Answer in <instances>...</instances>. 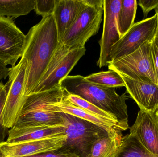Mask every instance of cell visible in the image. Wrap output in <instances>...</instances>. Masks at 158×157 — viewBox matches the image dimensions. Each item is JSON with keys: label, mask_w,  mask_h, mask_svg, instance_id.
Segmentation results:
<instances>
[{"label": "cell", "mask_w": 158, "mask_h": 157, "mask_svg": "<svg viewBox=\"0 0 158 157\" xmlns=\"http://www.w3.org/2000/svg\"><path fill=\"white\" fill-rule=\"evenodd\" d=\"M65 98L73 105L118 124L121 128L122 130L124 131L121 125L119 123L118 119L113 114L101 109L95 105L77 95L68 94L66 92Z\"/></svg>", "instance_id": "603a6c76"}, {"label": "cell", "mask_w": 158, "mask_h": 157, "mask_svg": "<svg viewBox=\"0 0 158 157\" xmlns=\"http://www.w3.org/2000/svg\"><path fill=\"white\" fill-rule=\"evenodd\" d=\"M60 41L53 15L43 18L30 29L22 57L27 62L26 96L34 92Z\"/></svg>", "instance_id": "6da1fadb"}, {"label": "cell", "mask_w": 158, "mask_h": 157, "mask_svg": "<svg viewBox=\"0 0 158 157\" xmlns=\"http://www.w3.org/2000/svg\"><path fill=\"white\" fill-rule=\"evenodd\" d=\"M56 0H35L34 10L36 14L43 18L53 15L55 7Z\"/></svg>", "instance_id": "d4e9b609"}, {"label": "cell", "mask_w": 158, "mask_h": 157, "mask_svg": "<svg viewBox=\"0 0 158 157\" xmlns=\"http://www.w3.org/2000/svg\"><path fill=\"white\" fill-rule=\"evenodd\" d=\"M10 69L0 63V82L2 79H6L9 76Z\"/></svg>", "instance_id": "f1b7e54d"}, {"label": "cell", "mask_w": 158, "mask_h": 157, "mask_svg": "<svg viewBox=\"0 0 158 157\" xmlns=\"http://www.w3.org/2000/svg\"><path fill=\"white\" fill-rule=\"evenodd\" d=\"M156 14H157L158 15V18H157V31L158 32V10L156 12Z\"/></svg>", "instance_id": "f546056e"}, {"label": "cell", "mask_w": 158, "mask_h": 157, "mask_svg": "<svg viewBox=\"0 0 158 157\" xmlns=\"http://www.w3.org/2000/svg\"><path fill=\"white\" fill-rule=\"evenodd\" d=\"M84 5V0H56L53 16L60 42L66 31L77 17Z\"/></svg>", "instance_id": "2e32d148"}, {"label": "cell", "mask_w": 158, "mask_h": 157, "mask_svg": "<svg viewBox=\"0 0 158 157\" xmlns=\"http://www.w3.org/2000/svg\"><path fill=\"white\" fill-rule=\"evenodd\" d=\"M67 139L66 135L37 140L8 143H0L3 157H25L58 151L63 148Z\"/></svg>", "instance_id": "7c38bea8"}, {"label": "cell", "mask_w": 158, "mask_h": 157, "mask_svg": "<svg viewBox=\"0 0 158 157\" xmlns=\"http://www.w3.org/2000/svg\"><path fill=\"white\" fill-rule=\"evenodd\" d=\"M156 115H157L158 117V107L156 111Z\"/></svg>", "instance_id": "4dcf8cb0"}, {"label": "cell", "mask_w": 158, "mask_h": 157, "mask_svg": "<svg viewBox=\"0 0 158 157\" xmlns=\"http://www.w3.org/2000/svg\"><path fill=\"white\" fill-rule=\"evenodd\" d=\"M137 2L143 10L144 19L151 10L155 9L156 12L158 10V0H139Z\"/></svg>", "instance_id": "484cf974"}, {"label": "cell", "mask_w": 158, "mask_h": 157, "mask_svg": "<svg viewBox=\"0 0 158 157\" xmlns=\"http://www.w3.org/2000/svg\"><path fill=\"white\" fill-rule=\"evenodd\" d=\"M65 126L32 127L18 128L13 127L8 132L6 142L15 143L37 141L65 135Z\"/></svg>", "instance_id": "e0dca14e"}, {"label": "cell", "mask_w": 158, "mask_h": 157, "mask_svg": "<svg viewBox=\"0 0 158 157\" xmlns=\"http://www.w3.org/2000/svg\"><path fill=\"white\" fill-rule=\"evenodd\" d=\"M136 0H122L118 17V26L121 37L134 24L137 8Z\"/></svg>", "instance_id": "ffe728a7"}, {"label": "cell", "mask_w": 158, "mask_h": 157, "mask_svg": "<svg viewBox=\"0 0 158 157\" xmlns=\"http://www.w3.org/2000/svg\"><path fill=\"white\" fill-rule=\"evenodd\" d=\"M65 125L67 141L64 150L75 153L80 157H86L94 143L107 135L106 132L94 124L77 117L61 113Z\"/></svg>", "instance_id": "5b68a950"}, {"label": "cell", "mask_w": 158, "mask_h": 157, "mask_svg": "<svg viewBox=\"0 0 158 157\" xmlns=\"http://www.w3.org/2000/svg\"><path fill=\"white\" fill-rule=\"evenodd\" d=\"M26 35L17 26L13 18L0 16V63L5 66H15L22 58Z\"/></svg>", "instance_id": "30bf717a"}, {"label": "cell", "mask_w": 158, "mask_h": 157, "mask_svg": "<svg viewBox=\"0 0 158 157\" xmlns=\"http://www.w3.org/2000/svg\"><path fill=\"white\" fill-rule=\"evenodd\" d=\"M6 98V89L5 84L0 82V143L4 142V140L8 134L9 129L4 125L2 114Z\"/></svg>", "instance_id": "cb8c5ba5"}, {"label": "cell", "mask_w": 158, "mask_h": 157, "mask_svg": "<svg viewBox=\"0 0 158 157\" xmlns=\"http://www.w3.org/2000/svg\"><path fill=\"white\" fill-rule=\"evenodd\" d=\"M35 0H0V16L16 18L34 10Z\"/></svg>", "instance_id": "d6986e66"}, {"label": "cell", "mask_w": 158, "mask_h": 157, "mask_svg": "<svg viewBox=\"0 0 158 157\" xmlns=\"http://www.w3.org/2000/svg\"><path fill=\"white\" fill-rule=\"evenodd\" d=\"M129 134L151 154L158 156V117L156 112L141 110Z\"/></svg>", "instance_id": "4fadbf2b"}, {"label": "cell", "mask_w": 158, "mask_h": 157, "mask_svg": "<svg viewBox=\"0 0 158 157\" xmlns=\"http://www.w3.org/2000/svg\"><path fill=\"white\" fill-rule=\"evenodd\" d=\"M60 86L68 94L77 95L118 119L123 130L129 128L127 92L119 95L116 88L93 84L81 75L68 76L60 82Z\"/></svg>", "instance_id": "7a4b0ae2"}, {"label": "cell", "mask_w": 158, "mask_h": 157, "mask_svg": "<svg viewBox=\"0 0 158 157\" xmlns=\"http://www.w3.org/2000/svg\"><path fill=\"white\" fill-rule=\"evenodd\" d=\"M117 157H158L148 151L130 134L123 136Z\"/></svg>", "instance_id": "44dd1931"}, {"label": "cell", "mask_w": 158, "mask_h": 157, "mask_svg": "<svg viewBox=\"0 0 158 157\" xmlns=\"http://www.w3.org/2000/svg\"><path fill=\"white\" fill-rule=\"evenodd\" d=\"M84 6L60 42L71 49L85 48L88 40L98 32L102 21L104 0H84Z\"/></svg>", "instance_id": "277c9868"}, {"label": "cell", "mask_w": 158, "mask_h": 157, "mask_svg": "<svg viewBox=\"0 0 158 157\" xmlns=\"http://www.w3.org/2000/svg\"><path fill=\"white\" fill-rule=\"evenodd\" d=\"M157 18L155 14L134 24L111 47L110 63L134 52L145 42L152 40L157 31Z\"/></svg>", "instance_id": "9c48e42d"}, {"label": "cell", "mask_w": 158, "mask_h": 157, "mask_svg": "<svg viewBox=\"0 0 158 157\" xmlns=\"http://www.w3.org/2000/svg\"><path fill=\"white\" fill-rule=\"evenodd\" d=\"M151 53L155 72L158 80V32L152 40L151 45Z\"/></svg>", "instance_id": "4316f807"}, {"label": "cell", "mask_w": 158, "mask_h": 157, "mask_svg": "<svg viewBox=\"0 0 158 157\" xmlns=\"http://www.w3.org/2000/svg\"><path fill=\"white\" fill-rule=\"evenodd\" d=\"M85 51V48L71 49L60 42L33 93L48 91L60 86L61 81L69 76Z\"/></svg>", "instance_id": "8992f818"}, {"label": "cell", "mask_w": 158, "mask_h": 157, "mask_svg": "<svg viewBox=\"0 0 158 157\" xmlns=\"http://www.w3.org/2000/svg\"><path fill=\"white\" fill-rule=\"evenodd\" d=\"M152 40L145 42L134 52L110 63L108 65L109 70H114L135 80L158 85L151 56Z\"/></svg>", "instance_id": "ba28073f"}, {"label": "cell", "mask_w": 158, "mask_h": 157, "mask_svg": "<svg viewBox=\"0 0 158 157\" xmlns=\"http://www.w3.org/2000/svg\"><path fill=\"white\" fill-rule=\"evenodd\" d=\"M61 86L28 95L14 127L18 128L65 126L60 112L52 110V104L61 101L66 95Z\"/></svg>", "instance_id": "3957f363"}, {"label": "cell", "mask_w": 158, "mask_h": 157, "mask_svg": "<svg viewBox=\"0 0 158 157\" xmlns=\"http://www.w3.org/2000/svg\"><path fill=\"white\" fill-rule=\"evenodd\" d=\"M122 0H104V26L99 41L100 55L97 65L99 68L108 66L111 48L121 38L118 26V17Z\"/></svg>", "instance_id": "8fae6325"}, {"label": "cell", "mask_w": 158, "mask_h": 157, "mask_svg": "<svg viewBox=\"0 0 158 157\" xmlns=\"http://www.w3.org/2000/svg\"><path fill=\"white\" fill-rule=\"evenodd\" d=\"M0 157H3L2 155V152H1V150H0Z\"/></svg>", "instance_id": "1f68e13d"}, {"label": "cell", "mask_w": 158, "mask_h": 157, "mask_svg": "<svg viewBox=\"0 0 158 157\" xmlns=\"http://www.w3.org/2000/svg\"><path fill=\"white\" fill-rule=\"evenodd\" d=\"M52 110L55 112L69 114L94 124L104 129L110 137H123L122 133L123 131L118 125L73 105L66 99L65 96L61 101L52 104Z\"/></svg>", "instance_id": "9a60e30c"}, {"label": "cell", "mask_w": 158, "mask_h": 157, "mask_svg": "<svg viewBox=\"0 0 158 157\" xmlns=\"http://www.w3.org/2000/svg\"><path fill=\"white\" fill-rule=\"evenodd\" d=\"M84 79L93 84L107 87L125 86V83L120 75L114 70H109L106 72L93 73L84 77Z\"/></svg>", "instance_id": "7402d4cb"}, {"label": "cell", "mask_w": 158, "mask_h": 157, "mask_svg": "<svg viewBox=\"0 0 158 157\" xmlns=\"http://www.w3.org/2000/svg\"><path fill=\"white\" fill-rule=\"evenodd\" d=\"M119 74L125 83L127 93L140 109L156 112L158 107V85L150 82L135 80L123 74Z\"/></svg>", "instance_id": "5bb4252c"}, {"label": "cell", "mask_w": 158, "mask_h": 157, "mask_svg": "<svg viewBox=\"0 0 158 157\" xmlns=\"http://www.w3.org/2000/svg\"><path fill=\"white\" fill-rule=\"evenodd\" d=\"M58 151L57 152V151H53L25 157H80L77 154L70 151L64 150Z\"/></svg>", "instance_id": "83f0119b"}, {"label": "cell", "mask_w": 158, "mask_h": 157, "mask_svg": "<svg viewBox=\"0 0 158 157\" xmlns=\"http://www.w3.org/2000/svg\"><path fill=\"white\" fill-rule=\"evenodd\" d=\"M123 137L112 138L107 135L97 140L86 157H117Z\"/></svg>", "instance_id": "ac0fdd59"}, {"label": "cell", "mask_w": 158, "mask_h": 157, "mask_svg": "<svg viewBox=\"0 0 158 157\" xmlns=\"http://www.w3.org/2000/svg\"><path fill=\"white\" fill-rule=\"evenodd\" d=\"M9 69V78L5 84L6 98L2 118L4 126L11 129L20 115L27 98L25 94L27 71V60L22 57L17 65Z\"/></svg>", "instance_id": "52a82bcc"}]
</instances>
